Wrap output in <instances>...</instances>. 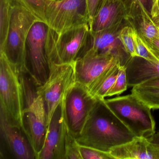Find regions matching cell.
<instances>
[{"label":"cell","instance_id":"6da1fadb","mask_svg":"<svg viewBox=\"0 0 159 159\" xmlns=\"http://www.w3.org/2000/svg\"><path fill=\"white\" fill-rule=\"evenodd\" d=\"M136 137L108 107L98 100L83 129L76 138L80 145L110 152Z\"/></svg>","mask_w":159,"mask_h":159},{"label":"cell","instance_id":"7a4b0ae2","mask_svg":"<svg viewBox=\"0 0 159 159\" xmlns=\"http://www.w3.org/2000/svg\"><path fill=\"white\" fill-rule=\"evenodd\" d=\"M57 34L88 24L85 0H14Z\"/></svg>","mask_w":159,"mask_h":159},{"label":"cell","instance_id":"3957f363","mask_svg":"<svg viewBox=\"0 0 159 159\" xmlns=\"http://www.w3.org/2000/svg\"><path fill=\"white\" fill-rule=\"evenodd\" d=\"M0 113L10 122L21 128L25 134L22 73L3 52H0Z\"/></svg>","mask_w":159,"mask_h":159},{"label":"cell","instance_id":"277c9868","mask_svg":"<svg viewBox=\"0 0 159 159\" xmlns=\"http://www.w3.org/2000/svg\"><path fill=\"white\" fill-rule=\"evenodd\" d=\"M90 38L88 24L59 34L48 28L45 52L49 66L74 63L89 49Z\"/></svg>","mask_w":159,"mask_h":159},{"label":"cell","instance_id":"5b68a950","mask_svg":"<svg viewBox=\"0 0 159 159\" xmlns=\"http://www.w3.org/2000/svg\"><path fill=\"white\" fill-rule=\"evenodd\" d=\"M108 107L136 137L149 138L155 133L151 109L133 94L105 99Z\"/></svg>","mask_w":159,"mask_h":159},{"label":"cell","instance_id":"8992f818","mask_svg":"<svg viewBox=\"0 0 159 159\" xmlns=\"http://www.w3.org/2000/svg\"><path fill=\"white\" fill-rule=\"evenodd\" d=\"M38 21L32 13L14 1L7 42L0 52L4 53L22 73L29 74V72L27 40L31 27Z\"/></svg>","mask_w":159,"mask_h":159},{"label":"cell","instance_id":"52a82bcc","mask_svg":"<svg viewBox=\"0 0 159 159\" xmlns=\"http://www.w3.org/2000/svg\"><path fill=\"white\" fill-rule=\"evenodd\" d=\"M25 108L24 123L25 134L37 159L45 140L47 128V113L45 102L41 96L32 88L29 79L22 75Z\"/></svg>","mask_w":159,"mask_h":159},{"label":"cell","instance_id":"ba28073f","mask_svg":"<svg viewBox=\"0 0 159 159\" xmlns=\"http://www.w3.org/2000/svg\"><path fill=\"white\" fill-rule=\"evenodd\" d=\"M76 82L74 63L52 64L49 66L47 80L36 89L37 93L42 97L45 102L47 127L66 94Z\"/></svg>","mask_w":159,"mask_h":159},{"label":"cell","instance_id":"9c48e42d","mask_svg":"<svg viewBox=\"0 0 159 159\" xmlns=\"http://www.w3.org/2000/svg\"><path fill=\"white\" fill-rule=\"evenodd\" d=\"M98 101L87 87L77 82L66 94L60 106L69 130L76 138Z\"/></svg>","mask_w":159,"mask_h":159},{"label":"cell","instance_id":"30bf717a","mask_svg":"<svg viewBox=\"0 0 159 159\" xmlns=\"http://www.w3.org/2000/svg\"><path fill=\"white\" fill-rule=\"evenodd\" d=\"M48 29L43 22H36L31 27L27 40L29 75L36 87L43 84L49 75L45 52Z\"/></svg>","mask_w":159,"mask_h":159},{"label":"cell","instance_id":"8fae6325","mask_svg":"<svg viewBox=\"0 0 159 159\" xmlns=\"http://www.w3.org/2000/svg\"><path fill=\"white\" fill-rule=\"evenodd\" d=\"M118 62L111 54H98L88 49L74 62L76 82L88 89L105 70Z\"/></svg>","mask_w":159,"mask_h":159},{"label":"cell","instance_id":"7c38bea8","mask_svg":"<svg viewBox=\"0 0 159 159\" xmlns=\"http://www.w3.org/2000/svg\"><path fill=\"white\" fill-rule=\"evenodd\" d=\"M67 125L61 106L54 113L48 125L42 148L37 159H65V140Z\"/></svg>","mask_w":159,"mask_h":159},{"label":"cell","instance_id":"4fadbf2b","mask_svg":"<svg viewBox=\"0 0 159 159\" xmlns=\"http://www.w3.org/2000/svg\"><path fill=\"white\" fill-rule=\"evenodd\" d=\"M123 21L98 32L90 31L89 48L98 54L113 55L119 59L122 66H125L131 58L125 50L119 39L120 31L124 27Z\"/></svg>","mask_w":159,"mask_h":159},{"label":"cell","instance_id":"5bb4252c","mask_svg":"<svg viewBox=\"0 0 159 159\" xmlns=\"http://www.w3.org/2000/svg\"><path fill=\"white\" fill-rule=\"evenodd\" d=\"M109 152L114 159H159V133L149 138L135 137Z\"/></svg>","mask_w":159,"mask_h":159},{"label":"cell","instance_id":"9a60e30c","mask_svg":"<svg viewBox=\"0 0 159 159\" xmlns=\"http://www.w3.org/2000/svg\"><path fill=\"white\" fill-rule=\"evenodd\" d=\"M2 134L13 156L18 159L35 158L32 147L22 129L13 124L0 113Z\"/></svg>","mask_w":159,"mask_h":159},{"label":"cell","instance_id":"2e32d148","mask_svg":"<svg viewBox=\"0 0 159 159\" xmlns=\"http://www.w3.org/2000/svg\"><path fill=\"white\" fill-rule=\"evenodd\" d=\"M127 10L121 0H104L96 14L89 24L91 32H98L125 20Z\"/></svg>","mask_w":159,"mask_h":159},{"label":"cell","instance_id":"e0dca14e","mask_svg":"<svg viewBox=\"0 0 159 159\" xmlns=\"http://www.w3.org/2000/svg\"><path fill=\"white\" fill-rule=\"evenodd\" d=\"M126 22L142 38L148 39L159 38V29L151 14L144 5L136 2L127 10Z\"/></svg>","mask_w":159,"mask_h":159},{"label":"cell","instance_id":"ac0fdd59","mask_svg":"<svg viewBox=\"0 0 159 159\" xmlns=\"http://www.w3.org/2000/svg\"><path fill=\"white\" fill-rule=\"evenodd\" d=\"M159 61L150 62L139 57H131L125 65L127 84L129 87L140 85L159 78Z\"/></svg>","mask_w":159,"mask_h":159},{"label":"cell","instance_id":"d6986e66","mask_svg":"<svg viewBox=\"0 0 159 159\" xmlns=\"http://www.w3.org/2000/svg\"><path fill=\"white\" fill-rule=\"evenodd\" d=\"M120 66L118 62L108 68L90 86L88 89L93 96L98 100L105 99L107 93L115 83Z\"/></svg>","mask_w":159,"mask_h":159},{"label":"cell","instance_id":"ffe728a7","mask_svg":"<svg viewBox=\"0 0 159 159\" xmlns=\"http://www.w3.org/2000/svg\"><path fill=\"white\" fill-rule=\"evenodd\" d=\"M14 3V0H0V52L7 42Z\"/></svg>","mask_w":159,"mask_h":159},{"label":"cell","instance_id":"44dd1931","mask_svg":"<svg viewBox=\"0 0 159 159\" xmlns=\"http://www.w3.org/2000/svg\"><path fill=\"white\" fill-rule=\"evenodd\" d=\"M132 93L151 109H159V88L138 85L133 87Z\"/></svg>","mask_w":159,"mask_h":159},{"label":"cell","instance_id":"7402d4cb","mask_svg":"<svg viewBox=\"0 0 159 159\" xmlns=\"http://www.w3.org/2000/svg\"><path fill=\"white\" fill-rule=\"evenodd\" d=\"M134 30L131 26H124L119 34V39L126 52L131 57H138L136 52L134 33Z\"/></svg>","mask_w":159,"mask_h":159},{"label":"cell","instance_id":"603a6c76","mask_svg":"<svg viewBox=\"0 0 159 159\" xmlns=\"http://www.w3.org/2000/svg\"><path fill=\"white\" fill-rule=\"evenodd\" d=\"M65 159H82L80 145L67 126L65 140Z\"/></svg>","mask_w":159,"mask_h":159},{"label":"cell","instance_id":"cb8c5ba5","mask_svg":"<svg viewBox=\"0 0 159 159\" xmlns=\"http://www.w3.org/2000/svg\"><path fill=\"white\" fill-rule=\"evenodd\" d=\"M127 86L126 67L125 66H120L115 83L107 93L106 97L120 94L127 89Z\"/></svg>","mask_w":159,"mask_h":159},{"label":"cell","instance_id":"d4e9b609","mask_svg":"<svg viewBox=\"0 0 159 159\" xmlns=\"http://www.w3.org/2000/svg\"><path fill=\"white\" fill-rule=\"evenodd\" d=\"M79 145L82 159H114L109 152H106L80 144Z\"/></svg>","mask_w":159,"mask_h":159},{"label":"cell","instance_id":"484cf974","mask_svg":"<svg viewBox=\"0 0 159 159\" xmlns=\"http://www.w3.org/2000/svg\"><path fill=\"white\" fill-rule=\"evenodd\" d=\"M134 39L136 52L138 57L150 62H157L159 61L146 47L142 39L135 30L134 33Z\"/></svg>","mask_w":159,"mask_h":159},{"label":"cell","instance_id":"4316f807","mask_svg":"<svg viewBox=\"0 0 159 159\" xmlns=\"http://www.w3.org/2000/svg\"><path fill=\"white\" fill-rule=\"evenodd\" d=\"M88 24L91 23L102 5L104 0H85Z\"/></svg>","mask_w":159,"mask_h":159},{"label":"cell","instance_id":"83f0119b","mask_svg":"<svg viewBox=\"0 0 159 159\" xmlns=\"http://www.w3.org/2000/svg\"><path fill=\"white\" fill-rule=\"evenodd\" d=\"M140 38L150 52L156 58L159 57V38H155L151 39H145L141 37Z\"/></svg>","mask_w":159,"mask_h":159},{"label":"cell","instance_id":"f1b7e54d","mask_svg":"<svg viewBox=\"0 0 159 159\" xmlns=\"http://www.w3.org/2000/svg\"><path fill=\"white\" fill-rule=\"evenodd\" d=\"M121 1L123 3L127 11L133 3L136 2H139L144 5L145 8L151 14L152 7V0H121Z\"/></svg>","mask_w":159,"mask_h":159},{"label":"cell","instance_id":"f546056e","mask_svg":"<svg viewBox=\"0 0 159 159\" xmlns=\"http://www.w3.org/2000/svg\"><path fill=\"white\" fill-rule=\"evenodd\" d=\"M151 15L152 19L159 16V0H152Z\"/></svg>","mask_w":159,"mask_h":159},{"label":"cell","instance_id":"4dcf8cb0","mask_svg":"<svg viewBox=\"0 0 159 159\" xmlns=\"http://www.w3.org/2000/svg\"><path fill=\"white\" fill-rule=\"evenodd\" d=\"M139 85V86H145V87L159 88V79H154V80H151L148 81Z\"/></svg>","mask_w":159,"mask_h":159},{"label":"cell","instance_id":"1f68e13d","mask_svg":"<svg viewBox=\"0 0 159 159\" xmlns=\"http://www.w3.org/2000/svg\"><path fill=\"white\" fill-rule=\"evenodd\" d=\"M153 20L157 26L158 27V28L159 29V16L156 17V18H154V19H153Z\"/></svg>","mask_w":159,"mask_h":159},{"label":"cell","instance_id":"d6a6232c","mask_svg":"<svg viewBox=\"0 0 159 159\" xmlns=\"http://www.w3.org/2000/svg\"><path fill=\"white\" fill-rule=\"evenodd\" d=\"M54 1H67V0H54Z\"/></svg>","mask_w":159,"mask_h":159},{"label":"cell","instance_id":"836d02e7","mask_svg":"<svg viewBox=\"0 0 159 159\" xmlns=\"http://www.w3.org/2000/svg\"></svg>","mask_w":159,"mask_h":159}]
</instances>
